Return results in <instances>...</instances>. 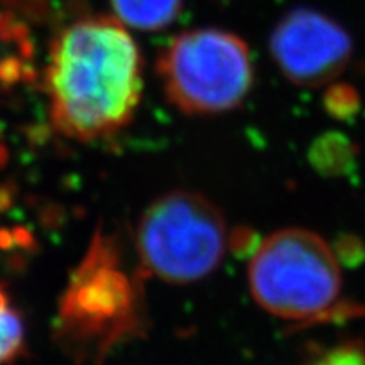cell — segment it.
Segmentation results:
<instances>
[{
    "mask_svg": "<svg viewBox=\"0 0 365 365\" xmlns=\"http://www.w3.org/2000/svg\"><path fill=\"white\" fill-rule=\"evenodd\" d=\"M144 327V301L115 239L93 234L58 301L54 336L81 364L102 365Z\"/></svg>",
    "mask_w": 365,
    "mask_h": 365,
    "instance_id": "obj_2",
    "label": "cell"
},
{
    "mask_svg": "<svg viewBox=\"0 0 365 365\" xmlns=\"http://www.w3.org/2000/svg\"><path fill=\"white\" fill-rule=\"evenodd\" d=\"M117 19L139 31H159L170 26L181 11L182 0H110Z\"/></svg>",
    "mask_w": 365,
    "mask_h": 365,
    "instance_id": "obj_7",
    "label": "cell"
},
{
    "mask_svg": "<svg viewBox=\"0 0 365 365\" xmlns=\"http://www.w3.org/2000/svg\"><path fill=\"white\" fill-rule=\"evenodd\" d=\"M250 294L272 317L298 325L364 314L346 303L336 254L322 235L286 228L262 239L247 267Z\"/></svg>",
    "mask_w": 365,
    "mask_h": 365,
    "instance_id": "obj_3",
    "label": "cell"
},
{
    "mask_svg": "<svg viewBox=\"0 0 365 365\" xmlns=\"http://www.w3.org/2000/svg\"><path fill=\"white\" fill-rule=\"evenodd\" d=\"M143 56L117 17L81 16L49 43L44 91L59 134L78 143L124 130L143 98Z\"/></svg>",
    "mask_w": 365,
    "mask_h": 365,
    "instance_id": "obj_1",
    "label": "cell"
},
{
    "mask_svg": "<svg viewBox=\"0 0 365 365\" xmlns=\"http://www.w3.org/2000/svg\"><path fill=\"white\" fill-rule=\"evenodd\" d=\"M271 53L282 75L294 85L322 86L349 65L352 39L328 16L296 9L274 27Z\"/></svg>",
    "mask_w": 365,
    "mask_h": 365,
    "instance_id": "obj_6",
    "label": "cell"
},
{
    "mask_svg": "<svg viewBox=\"0 0 365 365\" xmlns=\"http://www.w3.org/2000/svg\"><path fill=\"white\" fill-rule=\"evenodd\" d=\"M166 98L188 115H218L244 102L254 65L244 39L222 29L178 34L158 59Z\"/></svg>",
    "mask_w": 365,
    "mask_h": 365,
    "instance_id": "obj_5",
    "label": "cell"
},
{
    "mask_svg": "<svg viewBox=\"0 0 365 365\" xmlns=\"http://www.w3.org/2000/svg\"><path fill=\"white\" fill-rule=\"evenodd\" d=\"M135 245L145 274L170 284H191L220 266L230 234L223 213L208 198L178 190L144 210Z\"/></svg>",
    "mask_w": 365,
    "mask_h": 365,
    "instance_id": "obj_4",
    "label": "cell"
},
{
    "mask_svg": "<svg viewBox=\"0 0 365 365\" xmlns=\"http://www.w3.org/2000/svg\"><path fill=\"white\" fill-rule=\"evenodd\" d=\"M26 350V323L11 294L0 286V365H12Z\"/></svg>",
    "mask_w": 365,
    "mask_h": 365,
    "instance_id": "obj_8",
    "label": "cell"
},
{
    "mask_svg": "<svg viewBox=\"0 0 365 365\" xmlns=\"http://www.w3.org/2000/svg\"><path fill=\"white\" fill-rule=\"evenodd\" d=\"M303 365H365V344L345 340L309 355Z\"/></svg>",
    "mask_w": 365,
    "mask_h": 365,
    "instance_id": "obj_9",
    "label": "cell"
}]
</instances>
